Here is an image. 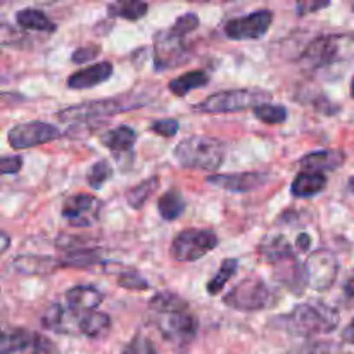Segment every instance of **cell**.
<instances>
[{
	"instance_id": "60d3db41",
	"label": "cell",
	"mask_w": 354,
	"mask_h": 354,
	"mask_svg": "<svg viewBox=\"0 0 354 354\" xmlns=\"http://www.w3.org/2000/svg\"><path fill=\"white\" fill-rule=\"evenodd\" d=\"M327 7H330V2H328V0H324V2H310V0H304V2L296 3V12L299 14V16H306V14L327 9Z\"/></svg>"
},
{
	"instance_id": "b9f144b4",
	"label": "cell",
	"mask_w": 354,
	"mask_h": 354,
	"mask_svg": "<svg viewBox=\"0 0 354 354\" xmlns=\"http://www.w3.org/2000/svg\"><path fill=\"white\" fill-rule=\"evenodd\" d=\"M296 248L299 249L301 252L310 251V248H311V237H310V235H308V234H299V235H297Z\"/></svg>"
},
{
	"instance_id": "4dcf8cb0",
	"label": "cell",
	"mask_w": 354,
	"mask_h": 354,
	"mask_svg": "<svg viewBox=\"0 0 354 354\" xmlns=\"http://www.w3.org/2000/svg\"><path fill=\"white\" fill-rule=\"evenodd\" d=\"M239 270V261L234 258H228L221 263V266L218 268V272L214 273L213 279L206 283V292L209 296H218L221 294V290L225 289V286L228 283V280L237 273Z\"/></svg>"
},
{
	"instance_id": "1f68e13d",
	"label": "cell",
	"mask_w": 354,
	"mask_h": 354,
	"mask_svg": "<svg viewBox=\"0 0 354 354\" xmlns=\"http://www.w3.org/2000/svg\"><path fill=\"white\" fill-rule=\"evenodd\" d=\"M158 189H159L158 176H151V178L144 180V182L138 183V185H135L133 189H130L127 192L128 206L133 207V209H142L144 204L149 201V197H151Z\"/></svg>"
},
{
	"instance_id": "74e56055",
	"label": "cell",
	"mask_w": 354,
	"mask_h": 354,
	"mask_svg": "<svg viewBox=\"0 0 354 354\" xmlns=\"http://www.w3.org/2000/svg\"><path fill=\"white\" fill-rule=\"evenodd\" d=\"M149 130H151L152 133L159 135V137L171 138L178 133L180 124H178V121L173 120V118H165V120L152 121L151 127H149Z\"/></svg>"
},
{
	"instance_id": "5bb4252c",
	"label": "cell",
	"mask_w": 354,
	"mask_h": 354,
	"mask_svg": "<svg viewBox=\"0 0 354 354\" xmlns=\"http://www.w3.org/2000/svg\"><path fill=\"white\" fill-rule=\"evenodd\" d=\"M50 342L26 328L3 330L0 341V354H45Z\"/></svg>"
},
{
	"instance_id": "ac0fdd59",
	"label": "cell",
	"mask_w": 354,
	"mask_h": 354,
	"mask_svg": "<svg viewBox=\"0 0 354 354\" xmlns=\"http://www.w3.org/2000/svg\"><path fill=\"white\" fill-rule=\"evenodd\" d=\"M12 268L21 275H52L62 268L61 259H55L52 256H40V254H21L12 259Z\"/></svg>"
},
{
	"instance_id": "4fadbf2b",
	"label": "cell",
	"mask_w": 354,
	"mask_h": 354,
	"mask_svg": "<svg viewBox=\"0 0 354 354\" xmlns=\"http://www.w3.org/2000/svg\"><path fill=\"white\" fill-rule=\"evenodd\" d=\"M100 209H102V203L95 196L75 194L64 201L61 214L71 227L86 228L99 221Z\"/></svg>"
},
{
	"instance_id": "836d02e7",
	"label": "cell",
	"mask_w": 354,
	"mask_h": 354,
	"mask_svg": "<svg viewBox=\"0 0 354 354\" xmlns=\"http://www.w3.org/2000/svg\"><path fill=\"white\" fill-rule=\"evenodd\" d=\"M254 116L266 124H282L287 121V109L277 104H261L254 109Z\"/></svg>"
},
{
	"instance_id": "c3c4849f",
	"label": "cell",
	"mask_w": 354,
	"mask_h": 354,
	"mask_svg": "<svg viewBox=\"0 0 354 354\" xmlns=\"http://www.w3.org/2000/svg\"><path fill=\"white\" fill-rule=\"evenodd\" d=\"M351 97L354 99V78H353V82H351Z\"/></svg>"
},
{
	"instance_id": "7402d4cb",
	"label": "cell",
	"mask_w": 354,
	"mask_h": 354,
	"mask_svg": "<svg viewBox=\"0 0 354 354\" xmlns=\"http://www.w3.org/2000/svg\"><path fill=\"white\" fill-rule=\"evenodd\" d=\"M258 254L265 259L268 265H280L283 261L294 259L292 245L283 235H272L266 237L261 244L258 245Z\"/></svg>"
},
{
	"instance_id": "f6af8a7d",
	"label": "cell",
	"mask_w": 354,
	"mask_h": 354,
	"mask_svg": "<svg viewBox=\"0 0 354 354\" xmlns=\"http://www.w3.org/2000/svg\"><path fill=\"white\" fill-rule=\"evenodd\" d=\"M342 341L354 346V318L351 320V324L344 328V332H342Z\"/></svg>"
},
{
	"instance_id": "8d00e7d4",
	"label": "cell",
	"mask_w": 354,
	"mask_h": 354,
	"mask_svg": "<svg viewBox=\"0 0 354 354\" xmlns=\"http://www.w3.org/2000/svg\"><path fill=\"white\" fill-rule=\"evenodd\" d=\"M121 354H158V349L152 344L151 339H147L142 334H137L127 346H124Z\"/></svg>"
},
{
	"instance_id": "603a6c76",
	"label": "cell",
	"mask_w": 354,
	"mask_h": 354,
	"mask_svg": "<svg viewBox=\"0 0 354 354\" xmlns=\"http://www.w3.org/2000/svg\"><path fill=\"white\" fill-rule=\"evenodd\" d=\"M327 189V176L317 171H301L290 185V194L297 199H310Z\"/></svg>"
},
{
	"instance_id": "30bf717a",
	"label": "cell",
	"mask_w": 354,
	"mask_h": 354,
	"mask_svg": "<svg viewBox=\"0 0 354 354\" xmlns=\"http://www.w3.org/2000/svg\"><path fill=\"white\" fill-rule=\"evenodd\" d=\"M61 137V130L55 124L45 121H28V123L16 124L7 133V142L16 151L37 147V145L48 144Z\"/></svg>"
},
{
	"instance_id": "2e32d148",
	"label": "cell",
	"mask_w": 354,
	"mask_h": 354,
	"mask_svg": "<svg viewBox=\"0 0 354 354\" xmlns=\"http://www.w3.org/2000/svg\"><path fill=\"white\" fill-rule=\"evenodd\" d=\"M83 313H75L66 304L54 303L44 311L40 322L44 328L55 334H78V322Z\"/></svg>"
},
{
	"instance_id": "7bdbcfd3",
	"label": "cell",
	"mask_w": 354,
	"mask_h": 354,
	"mask_svg": "<svg viewBox=\"0 0 354 354\" xmlns=\"http://www.w3.org/2000/svg\"><path fill=\"white\" fill-rule=\"evenodd\" d=\"M342 290H344V296L348 297L349 301H354V270L349 273V277H348V280L344 282Z\"/></svg>"
},
{
	"instance_id": "83f0119b",
	"label": "cell",
	"mask_w": 354,
	"mask_h": 354,
	"mask_svg": "<svg viewBox=\"0 0 354 354\" xmlns=\"http://www.w3.org/2000/svg\"><path fill=\"white\" fill-rule=\"evenodd\" d=\"M158 211L159 214H161L162 220H178L183 214V211H185V199H183L182 192L176 189H171L166 194H162L158 201Z\"/></svg>"
},
{
	"instance_id": "e575fe53",
	"label": "cell",
	"mask_w": 354,
	"mask_h": 354,
	"mask_svg": "<svg viewBox=\"0 0 354 354\" xmlns=\"http://www.w3.org/2000/svg\"><path fill=\"white\" fill-rule=\"evenodd\" d=\"M116 283L120 287L127 290H149L151 289V283L137 272V270L124 268L118 273Z\"/></svg>"
},
{
	"instance_id": "44dd1931",
	"label": "cell",
	"mask_w": 354,
	"mask_h": 354,
	"mask_svg": "<svg viewBox=\"0 0 354 354\" xmlns=\"http://www.w3.org/2000/svg\"><path fill=\"white\" fill-rule=\"evenodd\" d=\"M100 144L116 154L131 152L137 144V131L128 124H120V127L104 131L100 135Z\"/></svg>"
},
{
	"instance_id": "cb8c5ba5",
	"label": "cell",
	"mask_w": 354,
	"mask_h": 354,
	"mask_svg": "<svg viewBox=\"0 0 354 354\" xmlns=\"http://www.w3.org/2000/svg\"><path fill=\"white\" fill-rule=\"evenodd\" d=\"M111 328L109 315L100 313V311H90L83 313L78 322V334L85 335L88 339H102L106 337Z\"/></svg>"
},
{
	"instance_id": "4316f807",
	"label": "cell",
	"mask_w": 354,
	"mask_h": 354,
	"mask_svg": "<svg viewBox=\"0 0 354 354\" xmlns=\"http://www.w3.org/2000/svg\"><path fill=\"white\" fill-rule=\"evenodd\" d=\"M100 263V249L97 248H78L66 251L61 258L62 268H88Z\"/></svg>"
},
{
	"instance_id": "bcb514c9",
	"label": "cell",
	"mask_w": 354,
	"mask_h": 354,
	"mask_svg": "<svg viewBox=\"0 0 354 354\" xmlns=\"http://www.w3.org/2000/svg\"><path fill=\"white\" fill-rule=\"evenodd\" d=\"M0 239H2V252H6L7 251V248H9V242H10V239H9V235L6 234V232H2V234H0Z\"/></svg>"
},
{
	"instance_id": "f546056e",
	"label": "cell",
	"mask_w": 354,
	"mask_h": 354,
	"mask_svg": "<svg viewBox=\"0 0 354 354\" xmlns=\"http://www.w3.org/2000/svg\"><path fill=\"white\" fill-rule=\"evenodd\" d=\"M149 308H151L154 313L158 315H168V313H176V311L190 310L189 304L185 299H182L180 296L173 292H158L151 301H149Z\"/></svg>"
},
{
	"instance_id": "ffe728a7",
	"label": "cell",
	"mask_w": 354,
	"mask_h": 354,
	"mask_svg": "<svg viewBox=\"0 0 354 354\" xmlns=\"http://www.w3.org/2000/svg\"><path fill=\"white\" fill-rule=\"evenodd\" d=\"M346 162V154L342 151H315L301 158V166L304 171H335Z\"/></svg>"
},
{
	"instance_id": "7c38bea8",
	"label": "cell",
	"mask_w": 354,
	"mask_h": 354,
	"mask_svg": "<svg viewBox=\"0 0 354 354\" xmlns=\"http://www.w3.org/2000/svg\"><path fill=\"white\" fill-rule=\"evenodd\" d=\"M273 23V12L268 9H259L242 17H234L225 24V35L230 40H258L268 33Z\"/></svg>"
},
{
	"instance_id": "277c9868",
	"label": "cell",
	"mask_w": 354,
	"mask_h": 354,
	"mask_svg": "<svg viewBox=\"0 0 354 354\" xmlns=\"http://www.w3.org/2000/svg\"><path fill=\"white\" fill-rule=\"evenodd\" d=\"M272 99V93L263 88H234L216 92L211 97H207L203 102L196 104L194 109L199 113L209 114H223V113H235V111H244L252 107L256 109L261 104H266V100Z\"/></svg>"
},
{
	"instance_id": "d4e9b609",
	"label": "cell",
	"mask_w": 354,
	"mask_h": 354,
	"mask_svg": "<svg viewBox=\"0 0 354 354\" xmlns=\"http://www.w3.org/2000/svg\"><path fill=\"white\" fill-rule=\"evenodd\" d=\"M209 83V75L206 71H201V69H196V71H189L183 73V75L176 76L169 82L168 88L169 92L175 93L176 97L183 99V97L189 95L192 90L196 88H203Z\"/></svg>"
},
{
	"instance_id": "8fae6325",
	"label": "cell",
	"mask_w": 354,
	"mask_h": 354,
	"mask_svg": "<svg viewBox=\"0 0 354 354\" xmlns=\"http://www.w3.org/2000/svg\"><path fill=\"white\" fill-rule=\"evenodd\" d=\"M190 59L185 40L171 30L159 31L154 40V68L158 71L178 68Z\"/></svg>"
},
{
	"instance_id": "3957f363",
	"label": "cell",
	"mask_w": 354,
	"mask_h": 354,
	"mask_svg": "<svg viewBox=\"0 0 354 354\" xmlns=\"http://www.w3.org/2000/svg\"><path fill=\"white\" fill-rule=\"evenodd\" d=\"M144 104L145 102L133 99L131 95H118L113 97V99L88 100V102H80L59 111L57 120L64 121V123H82V121L85 123V121L102 120V118L114 116V114L135 109V107H140Z\"/></svg>"
},
{
	"instance_id": "e0dca14e",
	"label": "cell",
	"mask_w": 354,
	"mask_h": 354,
	"mask_svg": "<svg viewBox=\"0 0 354 354\" xmlns=\"http://www.w3.org/2000/svg\"><path fill=\"white\" fill-rule=\"evenodd\" d=\"M113 71L114 68L109 61L97 62V64H92L88 68H83L80 71L73 73L68 78V82H66V85L71 90L93 88V86L102 85L104 82H107L113 76Z\"/></svg>"
},
{
	"instance_id": "d590c367",
	"label": "cell",
	"mask_w": 354,
	"mask_h": 354,
	"mask_svg": "<svg viewBox=\"0 0 354 354\" xmlns=\"http://www.w3.org/2000/svg\"><path fill=\"white\" fill-rule=\"evenodd\" d=\"M199 24H201V19L196 12H185L183 16H180L178 19L173 23V26L169 28V30H171L175 35H178V37L185 38L187 35L192 33L194 30H197Z\"/></svg>"
},
{
	"instance_id": "ee69618b",
	"label": "cell",
	"mask_w": 354,
	"mask_h": 354,
	"mask_svg": "<svg viewBox=\"0 0 354 354\" xmlns=\"http://www.w3.org/2000/svg\"><path fill=\"white\" fill-rule=\"evenodd\" d=\"M304 354H332L330 348L325 342H318V344H313L310 349H308Z\"/></svg>"
},
{
	"instance_id": "ab89813d",
	"label": "cell",
	"mask_w": 354,
	"mask_h": 354,
	"mask_svg": "<svg viewBox=\"0 0 354 354\" xmlns=\"http://www.w3.org/2000/svg\"><path fill=\"white\" fill-rule=\"evenodd\" d=\"M21 168H23V158L21 156H3L2 161H0L2 175H14V173H19Z\"/></svg>"
},
{
	"instance_id": "6da1fadb",
	"label": "cell",
	"mask_w": 354,
	"mask_h": 354,
	"mask_svg": "<svg viewBox=\"0 0 354 354\" xmlns=\"http://www.w3.org/2000/svg\"><path fill=\"white\" fill-rule=\"evenodd\" d=\"M287 327L301 335L330 334L339 327L341 315L334 306L324 301H308L294 306L290 313L282 317Z\"/></svg>"
},
{
	"instance_id": "9a60e30c",
	"label": "cell",
	"mask_w": 354,
	"mask_h": 354,
	"mask_svg": "<svg viewBox=\"0 0 354 354\" xmlns=\"http://www.w3.org/2000/svg\"><path fill=\"white\" fill-rule=\"evenodd\" d=\"M268 175L261 171H245V173H220V175H209L206 182L209 185L218 187L232 194H244L259 189L266 182Z\"/></svg>"
},
{
	"instance_id": "8992f818",
	"label": "cell",
	"mask_w": 354,
	"mask_h": 354,
	"mask_svg": "<svg viewBox=\"0 0 354 354\" xmlns=\"http://www.w3.org/2000/svg\"><path fill=\"white\" fill-rule=\"evenodd\" d=\"M220 244V239L213 230L206 228H189L173 239L171 256L180 263H192L214 251Z\"/></svg>"
},
{
	"instance_id": "ba28073f",
	"label": "cell",
	"mask_w": 354,
	"mask_h": 354,
	"mask_svg": "<svg viewBox=\"0 0 354 354\" xmlns=\"http://www.w3.org/2000/svg\"><path fill=\"white\" fill-rule=\"evenodd\" d=\"M348 37L341 35H322L315 38L301 54V64L308 69H322L335 64L344 57Z\"/></svg>"
},
{
	"instance_id": "484cf974",
	"label": "cell",
	"mask_w": 354,
	"mask_h": 354,
	"mask_svg": "<svg viewBox=\"0 0 354 354\" xmlns=\"http://www.w3.org/2000/svg\"><path fill=\"white\" fill-rule=\"evenodd\" d=\"M16 23L19 24L23 30L45 31V33H54V31L57 30V28H55V23L48 19L47 14L41 12L40 9H33V7H26V9L17 10Z\"/></svg>"
},
{
	"instance_id": "f35d334b",
	"label": "cell",
	"mask_w": 354,
	"mask_h": 354,
	"mask_svg": "<svg viewBox=\"0 0 354 354\" xmlns=\"http://www.w3.org/2000/svg\"><path fill=\"white\" fill-rule=\"evenodd\" d=\"M99 52H100V45H95V44L83 45V47L76 48V50L73 52L71 61L75 62V64H85V62L95 59Z\"/></svg>"
},
{
	"instance_id": "5b68a950",
	"label": "cell",
	"mask_w": 354,
	"mask_h": 354,
	"mask_svg": "<svg viewBox=\"0 0 354 354\" xmlns=\"http://www.w3.org/2000/svg\"><path fill=\"white\" fill-rule=\"evenodd\" d=\"M273 292L268 283L259 277H248L241 280L227 296L223 297V303L228 308L242 313H254V311L266 310L273 303Z\"/></svg>"
},
{
	"instance_id": "d6986e66",
	"label": "cell",
	"mask_w": 354,
	"mask_h": 354,
	"mask_svg": "<svg viewBox=\"0 0 354 354\" xmlns=\"http://www.w3.org/2000/svg\"><path fill=\"white\" fill-rule=\"evenodd\" d=\"M104 294L95 286H75L64 294L66 306L75 313H90L97 311L102 303Z\"/></svg>"
},
{
	"instance_id": "52a82bcc",
	"label": "cell",
	"mask_w": 354,
	"mask_h": 354,
	"mask_svg": "<svg viewBox=\"0 0 354 354\" xmlns=\"http://www.w3.org/2000/svg\"><path fill=\"white\" fill-rule=\"evenodd\" d=\"M339 273L337 256L328 249H317L308 256L303 265V277L306 287L317 290V292H325L334 286Z\"/></svg>"
},
{
	"instance_id": "d6a6232c",
	"label": "cell",
	"mask_w": 354,
	"mask_h": 354,
	"mask_svg": "<svg viewBox=\"0 0 354 354\" xmlns=\"http://www.w3.org/2000/svg\"><path fill=\"white\" fill-rule=\"evenodd\" d=\"M111 176H113V168H111V165L106 159H100V161L93 162L88 168V171H86V182H88V185L93 190H99L106 185Z\"/></svg>"
},
{
	"instance_id": "7a4b0ae2",
	"label": "cell",
	"mask_w": 354,
	"mask_h": 354,
	"mask_svg": "<svg viewBox=\"0 0 354 354\" xmlns=\"http://www.w3.org/2000/svg\"><path fill=\"white\" fill-rule=\"evenodd\" d=\"M173 158L187 169L214 171L225 161V145L214 137H189L175 145Z\"/></svg>"
},
{
	"instance_id": "f1b7e54d",
	"label": "cell",
	"mask_w": 354,
	"mask_h": 354,
	"mask_svg": "<svg viewBox=\"0 0 354 354\" xmlns=\"http://www.w3.org/2000/svg\"><path fill=\"white\" fill-rule=\"evenodd\" d=\"M149 3L140 0H127V2H114L107 6L109 17H120L127 21H138L147 14Z\"/></svg>"
},
{
	"instance_id": "7dc6e473",
	"label": "cell",
	"mask_w": 354,
	"mask_h": 354,
	"mask_svg": "<svg viewBox=\"0 0 354 354\" xmlns=\"http://www.w3.org/2000/svg\"><path fill=\"white\" fill-rule=\"evenodd\" d=\"M349 189H351L354 194V176H351V180H349Z\"/></svg>"
},
{
	"instance_id": "9c48e42d",
	"label": "cell",
	"mask_w": 354,
	"mask_h": 354,
	"mask_svg": "<svg viewBox=\"0 0 354 354\" xmlns=\"http://www.w3.org/2000/svg\"><path fill=\"white\" fill-rule=\"evenodd\" d=\"M158 327L165 341L175 348H187L196 339L199 330V320L190 310L176 311V313L159 315Z\"/></svg>"
}]
</instances>
